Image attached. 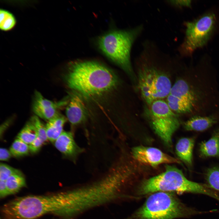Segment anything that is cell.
<instances>
[{
	"label": "cell",
	"mask_w": 219,
	"mask_h": 219,
	"mask_svg": "<svg viewBox=\"0 0 219 219\" xmlns=\"http://www.w3.org/2000/svg\"><path fill=\"white\" fill-rule=\"evenodd\" d=\"M54 143L64 157L73 162L84 151V149L76 143L73 134L71 131H64Z\"/></svg>",
	"instance_id": "4fadbf2b"
},
{
	"label": "cell",
	"mask_w": 219,
	"mask_h": 219,
	"mask_svg": "<svg viewBox=\"0 0 219 219\" xmlns=\"http://www.w3.org/2000/svg\"><path fill=\"white\" fill-rule=\"evenodd\" d=\"M171 5L178 7H190L191 5L190 0H170L168 1Z\"/></svg>",
	"instance_id": "484cf974"
},
{
	"label": "cell",
	"mask_w": 219,
	"mask_h": 219,
	"mask_svg": "<svg viewBox=\"0 0 219 219\" xmlns=\"http://www.w3.org/2000/svg\"><path fill=\"white\" fill-rule=\"evenodd\" d=\"M67 101L54 102L44 98L40 92L36 91L33 109L36 116L48 121L58 114L59 108L67 104Z\"/></svg>",
	"instance_id": "7c38bea8"
},
{
	"label": "cell",
	"mask_w": 219,
	"mask_h": 219,
	"mask_svg": "<svg viewBox=\"0 0 219 219\" xmlns=\"http://www.w3.org/2000/svg\"><path fill=\"white\" fill-rule=\"evenodd\" d=\"M72 204V195L69 193L31 195L7 202L2 212L5 219H35L48 214L62 216L69 214Z\"/></svg>",
	"instance_id": "3957f363"
},
{
	"label": "cell",
	"mask_w": 219,
	"mask_h": 219,
	"mask_svg": "<svg viewBox=\"0 0 219 219\" xmlns=\"http://www.w3.org/2000/svg\"><path fill=\"white\" fill-rule=\"evenodd\" d=\"M218 113L207 116L196 115L190 117L183 123L184 129L187 131H203L217 123Z\"/></svg>",
	"instance_id": "5bb4252c"
},
{
	"label": "cell",
	"mask_w": 219,
	"mask_h": 219,
	"mask_svg": "<svg viewBox=\"0 0 219 219\" xmlns=\"http://www.w3.org/2000/svg\"><path fill=\"white\" fill-rule=\"evenodd\" d=\"M67 68L64 75L65 83L82 96L92 98L103 96L114 90L119 84L114 72L97 61H73Z\"/></svg>",
	"instance_id": "7a4b0ae2"
},
{
	"label": "cell",
	"mask_w": 219,
	"mask_h": 219,
	"mask_svg": "<svg viewBox=\"0 0 219 219\" xmlns=\"http://www.w3.org/2000/svg\"><path fill=\"white\" fill-rule=\"evenodd\" d=\"M38 136L36 130L30 120L17 136V138L29 145Z\"/></svg>",
	"instance_id": "d6986e66"
},
{
	"label": "cell",
	"mask_w": 219,
	"mask_h": 219,
	"mask_svg": "<svg viewBox=\"0 0 219 219\" xmlns=\"http://www.w3.org/2000/svg\"><path fill=\"white\" fill-rule=\"evenodd\" d=\"M143 63L138 68L136 76L142 98L147 105L165 99L172 85L169 72L154 64Z\"/></svg>",
	"instance_id": "52a82bcc"
},
{
	"label": "cell",
	"mask_w": 219,
	"mask_h": 219,
	"mask_svg": "<svg viewBox=\"0 0 219 219\" xmlns=\"http://www.w3.org/2000/svg\"><path fill=\"white\" fill-rule=\"evenodd\" d=\"M22 174L19 170L5 164H0V181H5L10 176L16 174Z\"/></svg>",
	"instance_id": "603a6c76"
},
{
	"label": "cell",
	"mask_w": 219,
	"mask_h": 219,
	"mask_svg": "<svg viewBox=\"0 0 219 219\" xmlns=\"http://www.w3.org/2000/svg\"><path fill=\"white\" fill-rule=\"evenodd\" d=\"M16 22L15 18L11 13L5 10H0V28L1 30L7 31L12 29Z\"/></svg>",
	"instance_id": "ffe728a7"
},
{
	"label": "cell",
	"mask_w": 219,
	"mask_h": 219,
	"mask_svg": "<svg viewBox=\"0 0 219 219\" xmlns=\"http://www.w3.org/2000/svg\"><path fill=\"white\" fill-rule=\"evenodd\" d=\"M30 120L35 127L38 136L41 138L45 142L48 141L45 125L42 123L39 117L34 115L31 117Z\"/></svg>",
	"instance_id": "cb8c5ba5"
},
{
	"label": "cell",
	"mask_w": 219,
	"mask_h": 219,
	"mask_svg": "<svg viewBox=\"0 0 219 219\" xmlns=\"http://www.w3.org/2000/svg\"><path fill=\"white\" fill-rule=\"evenodd\" d=\"M165 100L176 114L190 117L207 116L219 109V86L215 73L192 68L179 76Z\"/></svg>",
	"instance_id": "6da1fadb"
},
{
	"label": "cell",
	"mask_w": 219,
	"mask_h": 219,
	"mask_svg": "<svg viewBox=\"0 0 219 219\" xmlns=\"http://www.w3.org/2000/svg\"><path fill=\"white\" fill-rule=\"evenodd\" d=\"M206 178L209 187L219 191V167H214L208 169Z\"/></svg>",
	"instance_id": "7402d4cb"
},
{
	"label": "cell",
	"mask_w": 219,
	"mask_h": 219,
	"mask_svg": "<svg viewBox=\"0 0 219 219\" xmlns=\"http://www.w3.org/2000/svg\"><path fill=\"white\" fill-rule=\"evenodd\" d=\"M71 92L67 104L66 113L67 119L72 126H75L86 121L88 112L82 96L73 91Z\"/></svg>",
	"instance_id": "8fae6325"
},
{
	"label": "cell",
	"mask_w": 219,
	"mask_h": 219,
	"mask_svg": "<svg viewBox=\"0 0 219 219\" xmlns=\"http://www.w3.org/2000/svg\"><path fill=\"white\" fill-rule=\"evenodd\" d=\"M198 212L186 206L172 193L158 192L148 197L133 214L131 219H174Z\"/></svg>",
	"instance_id": "8992f818"
},
{
	"label": "cell",
	"mask_w": 219,
	"mask_h": 219,
	"mask_svg": "<svg viewBox=\"0 0 219 219\" xmlns=\"http://www.w3.org/2000/svg\"><path fill=\"white\" fill-rule=\"evenodd\" d=\"M143 28L139 25L127 30H112L100 36L97 40L98 46L104 55L134 79L131 50Z\"/></svg>",
	"instance_id": "277c9868"
},
{
	"label": "cell",
	"mask_w": 219,
	"mask_h": 219,
	"mask_svg": "<svg viewBox=\"0 0 219 219\" xmlns=\"http://www.w3.org/2000/svg\"><path fill=\"white\" fill-rule=\"evenodd\" d=\"M199 151L203 157H219V129L214 131L211 137L200 144Z\"/></svg>",
	"instance_id": "e0dca14e"
},
{
	"label": "cell",
	"mask_w": 219,
	"mask_h": 219,
	"mask_svg": "<svg viewBox=\"0 0 219 219\" xmlns=\"http://www.w3.org/2000/svg\"><path fill=\"white\" fill-rule=\"evenodd\" d=\"M45 142L40 137H37L29 145L30 152L34 153L40 149Z\"/></svg>",
	"instance_id": "d4e9b609"
},
{
	"label": "cell",
	"mask_w": 219,
	"mask_h": 219,
	"mask_svg": "<svg viewBox=\"0 0 219 219\" xmlns=\"http://www.w3.org/2000/svg\"><path fill=\"white\" fill-rule=\"evenodd\" d=\"M132 151L137 161L153 167L162 164L179 163L177 159L154 147L137 146L132 149Z\"/></svg>",
	"instance_id": "30bf717a"
},
{
	"label": "cell",
	"mask_w": 219,
	"mask_h": 219,
	"mask_svg": "<svg viewBox=\"0 0 219 219\" xmlns=\"http://www.w3.org/2000/svg\"><path fill=\"white\" fill-rule=\"evenodd\" d=\"M5 182L8 195L17 193L26 185V179L23 174L12 175Z\"/></svg>",
	"instance_id": "ac0fdd59"
},
{
	"label": "cell",
	"mask_w": 219,
	"mask_h": 219,
	"mask_svg": "<svg viewBox=\"0 0 219 219\" xmlns=\"http://www.w3.org/2000/svg\"><path fill=\"white\" fill-rule=\"evenodd\" d=\"M67 118L59 113L48 121L45 125L48 140L54 143L63 132V127Z\"/></svg>",
	"instance_id": "2e32d148"
},
{
	"label": "cell",
	"mask_w": 219,
	"mask_h": 219,
	"mask_svg": "<svg viewBox=\"0 0 219 219\" xmlns=\"http://www.w3.org/2000/svg\"><path fill=\"white\" fill-rule=\"evenodd\" d=\"M216 23L215 14L208 12L192 22L185 23L184 40L179 48L184 55L191 54L196 49L204 46L211 37Z\"/></svg>",
	"instance_id": "9c48e42d"
},
{
	"label": "cell",
	"mask_w": 219,
	"mask_h": 219,
	"mask_svg": "<svg viewBox=\"0 0 219 219\" xmlns=\"http://www.w3.org/2000/svg\"><path fill=\"white\" fill-rule=\"evenodd\" d=\"M162 173L144 181L138 190L144 195L158 192L190 193L208 195L219 200V195L205 185L188 180L177 168L166 165Z\"/></svg>",
	"instance_id": "5b68a950"
},
{
	"label": "cell",
	"mask_w": 219,
	"mask_h": 219,
	"mask_svg": "<svg viewBox=\"0 0 219 219\" xmlns=\"http://www.w3.org/2000/svg\"><path fill=\"white\" fill-rule=\"evenodd\" d=\"M194 142V137H183L179 140L176 146V152L178 156L189 166L192 165Z\"/></svg>",
	"instance_id": "9a60e30c"
},
{
	"label": "cell",
	"mask_w": 219,
	"mask_h": 219,
	"mask_svg": "<svg viewBox=\"0 0 219 219\" xmlns=\"http://www.w3.org/2000/svg\"><path fill=\"white\" fill-rule=\"evenodd\" d=\"M9 151L12 156L15 157L27 155L30 152L29 145L17 138L13 142Z\"/></svg>",
	"instance_id": "44dd1931"
},
{
	"label": "cell",
	"mask_w": 219,
	"mask_h": 219,
	"mask_svg": "<svg viewBox=\"0 0 219 219\" xmlns=\"http://www.w3.org/2000/svg\"><path fill=\"white\" fill-rule=\"evenodd\" d=\"M7 196L5 182L0 181V197L3 198Z\"/></svg>",
	"instance_id": "83f0119b"
},
{
	"label": "cell",
	"mask_w": 219,
	"mask_h": 219,
	"mask_svg": "<svg viewBox=\"0 0 219 219\" xmlns=\"http://www.w3.org/2000/svg\"><path fill=\"white\" fill-rule=\"evenodd\" d=\"M12 156L10 151L4 148L0 149V160L1 161H5L9 160Z\"/></svg>",
	"instance_id": "4316f807"
},
{
	"label": "cell",
	"mask_w": 219,
	"mask_h": 219,
	"mask_svg": "<svg viewBox=\"0 0 219 219\" xmlns=\"http://www.w3.org/2000/svg\"><path fill=\"white\" fill-rule=\"evenodd\" d=\"M144 113L156 134L166 145L170 146L173 134L181 124L180 116L164 99L147 105Z\"/></svg>",
	"instance_id": "ba28073f"
}]
</instances>
